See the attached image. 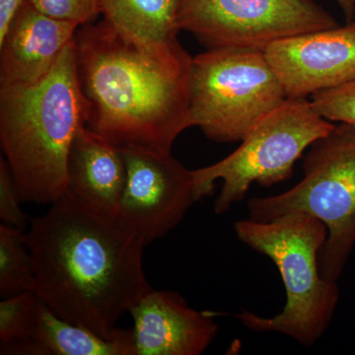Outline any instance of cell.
<instances>
[{
	"label": "cell",
	"mask_w": 355,
	"mask_h": 355,
	"mask_svg": "<svg viewBox=\"0 0 355 355\" xmlns=\"http://www.w3.org/2000/svg\"><path fill=\"white\" fill-rule=\"evenodd\" d=\"M35 265V293L58 317L106 338L153 291L142 263L141 240L116 217L89 209L65 191L31 218L26 232Z\"/></svg>",
	"instance_id": "cell-1"
},
{
	"label": "cell",
	"mask_w": 355,
	"mask_h": 355,
	"mask_svg": "<svg viewBox=\"0 0 355 355\" xmlns=\"http://www.w3.org/2000/svg\"><path fill=\"white\" fill-rule=\"evenodd\" d=\"M77 72L88 105L86 127L114 146L171 153L190 121L193 58L142 51L105 20L80 26Z\"/></svg>",
	"instance_id": "cell-2"
},
{
	"label": "cell",
	"mask_w": 355,
	"mask_h": 355,
	"mask_svg": "<svg viewBox=\"0 0 355 355\" xmlns=\"http://www.w3.org/2000/svg\"><path fill=\"white\" fill-rule=\"evenodd\" d=\"M88 105L71 42L40 83L0 88V144L22 202L51 205L67 191V161Z\"/></svg>",
	"instance_id": "cell-3"
},
{
	"label": "cell",
	"mask_w": 355,
	"mask_h": 355,
	"mask_svg": "<svg viewBox=\"0 0 355 355\" xmlns=\"http://www.w3.org/2000/svg\"><path fill=\"white\" fill-rule=\"evenodd\" d=\"M234 228L240 241L275 263L286 292V306L275 316L243 311L235 317L249 330L282 334L312 347L328 330L340 300L336 282L320 272L326 226L316 217L293 212L272 221L243 219Z\"/></svg>",
	"instance_id": "cell-4"
},
{
	"label": "cell",
	"mask_w": 355,
	"mask_h": 355,
	"mask_svg": "<svg viewBox=\"0 0 355 355\" xmlns=\"http://www.w3.org/2000/svg\"><path fill=\"white\" fill-rule=\"evenodd\" d=\"M304 177L291 190L248 202L249 219L272 221L302 212L321 220L328 237L319 254L324 279L338 282L355 244V125L338 123L310 146Z\"/></svg>",
	"instance_id": "cell-5"
},
{
	"label": "cell",
	"mask_w": 355,
	"mask_h": 355,
	"mask_svg": "<svg viewBox=\"0 0 355 355\" xmlns=\"http://www.w3.org/2000/svg\"><path fill=\"white\" fill-rule=\"evenodd\" d=\"M317 113L308 98H287L254 125L227 157L193 170L196 200L212 195L223 181L214 212L223 214L241 202L252 184L272 187L289 179L306 149L335 128Z\"/></svg>",
	"instance_id": "cell-6"
},
{
	"label": "cell",
	"mask_w": 355,
	"mask_h": 355,
	"mask_svg": "<svg viewBox=\"0 0 355 355\" xmlns=\"http://www.w3.org/2000/svg\"><path fill=\"white\" fill-rule=\"evenodd\" d=\"M286 99L265 51L210 49L191 60V125L214 141H242Z\"/></svg>",
	"instance_id": "cell-7"
},
{
	"label": "cell",
	"mask_w": 355,
	"mask_h": 355,
	"mask_svg": "<svg viewBox=\"0 0 355 355\" xmlns=\"http://www.w3.org/2000/svg\"><path fill=\"white\" fill-rule=\"evenodd\" d=\"M178 23L207 50L265 51L279 40L340 26L315 0H180Z\"/></svg>",
	"instance_id": "cell-8"
},
{
	"label": "cell",
	"mask_w": 355,
	"mask_h": 355,
	"mask_svg": "<svg viewBox=\"0 0 355 355\" xmlns=\"http://www.w3.org/2000/svg\"><path fill=\"white\" fill-rule=\"evenodd\" d=\"M127 170L116 218L144 246L179 225L193 203V170L171 153L128 146L121 148Z\"/></svg>",
	"instance_id": "cell-9"
},
{
	"label": "cell",
	"mask_w": 355,
	"mask_h": 355,
	"mask_svg": "<svg viewBox=\"0 0 355 355\" xmlns=\"http://www.w3.org/2000/svg\"><path fill=\"white\" fill-rule=\"evenodd\" d=\"M265 55L287 98L309 96L355 81V20L279 40Z\"/></svg>",
	"instance_id": "cell-10"
},
{
	"label": "cell",
	"mask_w": 355,
	"mask_h": 355,
	"mask_svg": "<svg viewBox=\"0 0 355 355\" xmlns=\"http://www.w3.org/2000/svg\"><path fill=\"white\" fill-rule=\"evenodd\" d=\"M130 313L137 355H200L219 330L216 314L193 309L175 291L153 288Z\"/></svg>",
	"instance_id": "cell-11"
},
{
	"label": "cell",
	"mask_w": 355,
	"mask_h": 355,
	"mask_svg": "<svg viewBox=\"0 0 355 355\" xmlns=\"http://www.w3.org/2000/svg\"><path fill=\"white\" fill-rule=\"evenodd\" d=\"M80 26L23 0L0 38V88L30 86L50 73Z\"/></svg>",
	"instance_id": "cell-12"
},
{
	"label": "cell",
	"mask_w": 355,
	"mask_h": 355,
	"mask_svg": "<svg viewBox=\"0 0 355 355\" xmlns=\"http://www.w3.org/2000/svg\"><path fill=\"white\" fill-rule=\"evenodd\" d=\"M127 170L120 147L83 127L70 147L67 193L89 209L116 217Z\"/></svg>",
	"instance_id": "cell-13"
},
{
	"label": "cell",
	"mask_w": 355,
	"mask_h": 355,
	"mask_svg": "<svg viewBox=\"0 0 355 355\" xmlns=\"http://www.w3.org/2000/svg\"><path fill=\"white\" fill-rule=\"evenodd\" d=\"M180 0H100L102 19L154 57L183 53L178 40Z\"/></svg>",
	"instance_id": "cell-14"
},
{
	"label": "cell",
	"mask_w": 355,
	"mask_h": 355,
	"mask_svg": "<svg viewBox=\"0 0 355 355\" xmlns=\"http://www.w3.org/2000/svg\"><path fill=\"white\" fill-rule=\"evenodd\" d=\"M33 338L44 355H137L132 330H123L116 338H106L85 327L65 321L41 300Z\"/></svg>",
	"instance_id": "cell-15"
},
{
	"label": "cell",
	"mask_w": 355,
	"mask_h": 355,
	"mask_svg": "<svg viewBox=\"0 0 355 355\" xmlns=\"http://www.w3.org/2000/svg\"><path fill=\"white\" fill-rule=\"evenodd\" d=\"M35 265L25 230L0 225V296L34 291Z\"/></svg>",
	"instance_id": "cell-16"
},
{
	"label": "cell",
	"mask_w": 355,
	"mask_h": 355,
	"mask_svg": "<svg viewBox=\"0 0 355 355\" xmlns=\"http://www.w3.org/2000/svg\"><path fill=\"white\" fill-rule=\"evenodd\" d=\"M40 299L34 291H25L0 302V340L11 343L34 336L38 324Z\"/></svg>",
	"instance_id": "cell-17"
},
{
	"label": "cell",
	"mask_w": 355,
	"mask_h": 355,
	"mask_svg": "<svg viewBox=\"0 0 355 355\" xmlns=\"http://www.w3.org/2000/svg\"><path fill=\"white\" fill-rule=\"evenodd\" d=\"M317 113L333 123L355 125V81L311 96Z\"/></svg>",
	"instance_id": "cell-18"
},
{
	"label": "cell",
	"mask_w": 355,
	"mask_h": 355,
	"mask_svg": "<svg viewBox=\"0 0 355 355\" xmlns=\"http://www.w3.org/2000/svg\"><path fill=\"white\" fill-rule=\"evenodd\" d=\"M42 13L79 26L96 22L101 16L100 0H26Z\"/></svg>",
	"instance_id": "cell-19"
},
{
	"label": "cell",
	"mask_w": 355,
	"mask_h": 355,
	"mask_svg": "<svg viewBox=\"0 0 355 355\" xmlns=\"http://www.w3.org/2000/svg\"><path fill=\"white\" fill-rule=\"evenodd\" d=\"M21 198L8 163L0 158V219L6 225L25 230L31 219L21 209Z\"/></svg>",
	"instance_id": "cell-20"
},
{
	"label": "cell",
	"mask_w": 355,
	"mask_h": 355,
	"mask_svg": "<svg viewBox=\"0 0 355 355\" xmlns=\"http://www.w3.org/2000/svg\"><path fill=\"white\" fill-rule=\"evenodd\" d=\"M22 1L23 0H0V38L3 36L14 13Z\"/></svg>",
	"instance_id": "cell-21"
},
{
	"label": "cell",
	"mask_w": 355,
	"mask_h": 355,
	"mask_svg": "<svg viewBox=\"0 0 355 355\" xmlns=\"http://www.w3.org/2000/svg\"><path fill=\"white\" fill-rule=\"evenodd\" d=\"M345 14L347 22H352L355 18V0H336Z\"/></svg>",
	"instance_id": "cell-22"
}]
</instances>
